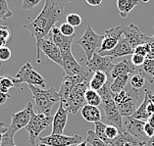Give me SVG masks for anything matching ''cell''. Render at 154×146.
I'll return each instance as SVG.
<instances>
[{
	"mask_svg": "<svg viewBox=\"0 0 154 146\" xmlns=\"http://www.w3.org/2000/svg\"><path fill=\"white\" fill-rule=\"evenodd\" d=\"M38 146H49V145H47V144H45V143H41V142H39Z\"/></svg>",
	"mask_w": 154,
	"mask_h": 146,
	"instance_id": "obj_53",
	"label": "cell"
},
{
	"mask_svg": "<svg viewBox=\"0 0 154 146\" xmlns=\"http://www.w3.org/2000/svg\"><path fill=\"white\" fill-rule=\"evenodd\" d=\"M152 81H153V82H154V77H153V78H152Z\"/></svg>",
	"mask_w": 154,
	"mask_h": 146,
	"instance_id": "obj_57",
	"label": "cell"
},
{
	"mask_svg": "<svg viewBox=\"0 0 154 146\" xmlns=\"http://www.w3.org/2000/svg\"><path fill=\"white\" fill-rule=\"evenodd\" d=\"M82 117L84 118L86 122L88 123H96L100 122L102 120V116H101V112L98 107L88 105L85 104L81 109Z\"/></svg>",
	"mask_w": 154,
	"mask_h": 146,
	"instance_id": "obj_22",
	"label": "cell"
},
{
	"mask_svg": "<svg viewBox=\"0 0 154 146\" xmlns=\"http://www.w3.org/2000/svg\"><path fill=\"white\" fill-rule=\"evenodd\" d=\"M131 76L130 75H121L114 78L113 82L110 84V88L113 93H118L122 90H125L126 85L129 81Z\"/></svg>",
	"mask_w": 154,
	"mask_h": 146,
	"instance_id": "obj_27",
	"label": "cell"
},
{
	"mask_svg": "<svg viewBox=\"0 0 154 146\" xmlns=\"http://www.w3.org/2000/svg\"><path fill=\"white\" fill-rule=\"evenodd\" d=\"M123 36V26L111 28L104 32V38L100 48L97 51H109L117 45L120 38ZM96 51V52H97Z\"/></svg>",
	"mask_w": 154,
	"mask_h": 146,
	"instance_id": "obj_15",
	"label": "cell"
},
{
	"mask_svg": "<svg viewBox=\"0 0 154 146\" xmlns=\"http://www.w3.org/2000/svg\"><path fill=\"white\" fill-rule=\"evenodd\" d=\"M146 90H147V93H148V96H149V98L151 99L152 101H154V94L149 90V89H146Z\"/></svg>",
	"mask_w": 154,
	"mask_h": 146,
	"instance_id": "obj_51",
	"label": "cell"
},
{
	"mask_svg": "<svg viewBox=\"0 0 154 146\" xmlns=\"http://www.w3.org/2000/svg\"><path fill=\"white\" fill-rule=\"evenodd\" d=\"M7 130H8V128H6L3 123H0V145H1V142H2L3 134H4Z\"/></svg>",
	"mask_w": 154,
	"mask_h": 146,
	"instance_id": "obj_46",
	"label": "cell"
},
{
	"mask_svg": "<svg viewBox=\"0 0 154 146\" xmlns=\"http://www.w3.org/2000/svg\"><path fill=\"white\" fill-rule=\"evenodd\" d=\"M11 36V29L7 26L0 25V38L8 41Z\"/></svg>",
	"mask_w": 154,
	"mask_h": 146,
	"instance_id": "obj_40",
	"label": "cell"
},
{
	"mask_svg": "<svg viewBox=\"0 0 154 146\" xmlns=\"http://www.w3.org/2000/svg\"><path fill=\"white\" fill-rule=\"evenodd\" d=\"M145 122L140 121L133 117H125L123 119V129L128 132L131 136L141 143H145L149 138L144 133Z\"/></svg>",
	"mask_w": 154,
	"mask_h": 146,
	"instance_id": "obj_13",
	"label": "cell"
},
{
	"mask_svg": "<svg viewBox=\"0 0 154 146\" xmlns=\"http://www.w3.org/2000/svg\"><path fill=\"white\" fill-rule=\"evenodd\" d=\"M66 23H68L72 27L76 28L82 25V17L79 14L71 13L66 16Z\"/></svg>",
	"mask_w": 154,
	"mask_h": 146,
	"instance_id": "obj_34",
	"label": "cell"
},
{
	"mask_svg": "<svg viewBox=\"0 0 154 146\" xmlns=\"http://www.w3.org/2000/svg\"><path fill=\"white\" fill-rule=\"evenodd\" d=\"M138 100V90L133 88V92L129 99L121 104H118L117 108L122 117H131L137 110V103Z\"/></svg>",
	"mask_w": 154,
	"mask_h": 146,
	"instance_id": "obj_20",
	"label": "cell"
},
{
	"mask_svg": "<svg viewBox=\"0 0 154 146\" xmlns=\"http://www.w3.org/2000/svg\"><path fill=\"white\" fill-rule=\"evenodd\" d=\"M141 1L143 2V3H148V2L150 1V0H141Z\"/></svg>",
	"mask_w": 154,
	"mask_h": 146,
	"instance_id": "obj_54",
	"label": "cell"
},
{
	"mask_svg": "<svg viewBox=\"0 0 154 146\" xmlns=\"http://www.w3.org/2000/svg\"><path fill=\"white\" fill-rule=\"evenodd\" d=\"M9 98H10V95L8 94V93H3V92L0 91V105L4 104Z\"/></svg>",
	"mask_w": 154,
	"mask_h": 146,
	"instance_id": "obj_44",
	"label": "cell"
},
{
	"mask_svg": "<svg viewBox=\"0 0 154 146\" xmlns=\"http://www.w3.org/2000/svg\"><path fill=\"white\" fill-rule=\"evenodd\" d=\"M52 121H53V117H51L50 115H45L42 113L35 114L33 111L29 123L25 128L29 134V143L35 145L38 135L44 129H46L50 125H52Z\"/></svg>",
	"mask_w": 154,
	"mask_h": 146,
	"instance_id": "obj_5",
	"label": "cell"
},
{
	"mask_svg": "<svg viewBox=\"0 0 154 146\" xmlns=\"http://www.w3.org/2000/svg\"><path fill=\"white\" fill-rule=\"evenodd\" d=\"M33 112V106L32 101L27 103V105L23 110L13 113L11 115V123L8 126V130L10 132L16 134L20 129L26 128L29 123V120L32 118V114Z\"/></svg>",
	"mask_w": 154,
	"mask_h": 146,
	"instance_id": "obj_10",
	"label": "cell"
},
{
	"mask_svg": "<svg viewBox=\"0 0 154 146\" xmlns=\"http://www.w3.org/2000/svg\"><path fill=\"white\" fill-rule=\"evenodd\" d=\"M123 36L128 41V43L134 48V50L138 45L150 43L152 41L151 36L146 35L145 33L140 31V28L134 24L123 26Z\"/></svg>",
	"mask_w": 154,
	"mask_h": 146,
	"instance_id": "obj_11",
	"label": "cell"
},
{
	"mask_svg": "<svg viewBox=\"0 0 154 146\" xmlns=\"http://www.w3.org/2000/svg\"><path fill=\"white\" fill-rule=\"evenodd\" d=\"M14 78L17 87L21 84H23V82H26V84H28V85H35L36 87L44 89L46 87V82L44 78L39 73H37L33 69L31 63L29 62H27L25 65L21 67Z\"/></svg>",
	"mask_w": 154,
	"mask_h": 146,
	"instance_id": "obj_7",
	"label": "cell"
},
{
	"mask_svg": "<svg viewBox=\"0 0 154 146\" xmlns=\"http://www.w3.org/2000/svg\"><path fill=\"white\" fill-rule=\"evenodd\" d=\"M138 73V68L133 65L130 60H123V61L115 64L113 70L110 74V76L115 78L121 75H130V76H133L134 74Z\"/></svg>",
	"mask_w": 154,
	"mask_h": 146,
	"instance_id": "obj_21",
	"label": "cell"
},
{
	"mask_svg": "<svg viewBox=\"0 0 154 146\" xmlns=\"http://www.w3.org/2000/svg\"><path fill=\"white\" fill-rule=\"evenodd\" d=\"M63 59V70L65 72L66 76L69 77H78V76H84L88 77L91 72L88 70L85 64V67L82 66L79 61H77L76 58L72 54V51H66L62 53Z\"/></svg>",
	"mask_w": 154,
	"mask_h": 146,
	"instance_id": "obj_9",
	"label": "cell"
},
{
	"mask_svg": "<svg viewBox=\"0 0 154 146\" xmlns=\"http://www.w3.org/2000/svg\"><path fill=\"white\" fill-rule=\"evenodd\" d=\"M149 52H150V44L149 43L141 44V45H138L134 48V54L141 55L145 58L148 56Z\"/></svg>",
	"mask_w": 154,
	"mask_h": 146,
	"instance_id": "obj_38",
	"label": "cell"
},
{
	"mask_svg": "<svg viewBox=\"0 0 154 146\" xmlns=\"http://www.w3.org/2000/svg\"><path fill=\"white\" fill-rule=\"evenodd\" d=\"M1 66H2V63H1V62H0V68H1Z\"/></svg>",
	"mask_w": 154,
	"mask_h": 146,
	"instance_id": "obj_55",
	"label": "cell"
},
{
	"mask_svg": "<svg viewBox=\"0 0 154 146\" xmlns=\"http://www.w3.org/2000/svg\"><path fill=\"white\" fill-rule=\"evenodd\" d=\"M105 134H106V137L108 138L109 141L115 139L119 134H120V130L117 126H115L113 125H106V129H105Z\"/></svg>",
	"mask_w": 154,
	"mask_h": 146,
	"instance_id": "obj_35",
	"label": "cell"
},
{
	"mask_svg": "<svg viewBox=\"0 0 154 146\" xmlns=\"http://www.w3.org/2000/svg\"><path fill=\"white\" fill-rule=\"evenodd\" d=\"M144 133L146 134V136L148 138L152 137L154 135V128L151 125H149L147 122H145L144 123Z\"/></svg>",
	"mask_w": 154,
	"mask_h": 146,
	"instance_id": "obj_43",
	"label": "cell"
},
{
	"mask_svg": "<svg viewBox=\"0 0 154 146\" xmlns=\"http://www.w3.org/2000/svg\"><path fill=\"white\" fill-rule=\"evenodd\" d=\"M89 88V80H86L81 84H77L71 93L65 103H63L69 113L76 115L82 107L85 105V92Z\"/></svg>",
	"mask_w": 154,
	"mask_h": 146,
	"instance_id": "obj_6",
	"label": "cell"
},
{
	"mask_svg": "<svg viewBox=\"0 0 154 146\" xmlns=\"http://www.w3.org/2000/svg\"><path fill=\"white\" fill-rule=\"evenodd\" d=\"M151 37H152V40L154 41V35H153V36H151Z\"/></svg>",
	"mask_w": 154,
	"mask_h": 146,
	"instance_id": "obj_56",
	"label": "cell"
},
{
	"mask_svg": "<svg viewBox=\"0 0 154 146\" xmlns=\"http://www.w3.org/2000/svg\"><path fill=\"white\" fill-rule=\"evenodd\" d=\"M98 93L102 99V106L105 113V119L110 123V125H113L117 126L119 129L120 132H123V117L120 114V112L116 105L115 101L113 99V94L111 88L110 84H107L104 87L99 89Z\"/></svg>",
	"mask_w": 154,
	"mask_h": 146,
	"instance_id": "obj_2",
	"label": "cell"
},
{
	"mask_svg": "<svg viewBox=\"0 0 154 146\" xmlns=\"http://www.w3.org/2000/svg\"><path fill=\"white\" fill-rule=\"evenodd\" d=\"M40 1L41 0H23V2H22V8H23V10H32Z\"/></svg>",
	"mask_w": 154,
	"mask_h": 146,
	"instance_id": "obj_39",
	"label": "cell"
},
{
	"mask_svg": "<svg viewBox=\"0 0 154 146\" xmlns=\"http://www.w3.org/2000/svg\"><path fill=\"white\" fill-rule=\"evenodd\" d=\"M144 91H145V95H144L143 101H142V103L140 104V106L136 110L134 115L131 116V117H133L137 120H140V121H142V122H147L148 118L150 117V115L148 114V111H147V104L149 101V96H148L147 91H146V89Z\"/></svg>",
	"mask_w": 154,
	"mask_h": 146,
	"instance_id": "obj_24",
	"label": "cell"
},
{
	"mask_svg": "<svg viewBox=\"0 0 154 146\" xmlns=\"http://www.w3.org/2000/svg\"><path fill=\"white\" fill-rule=\"evenodd\" d=\"M147 123H149V125H151L153 128H154V114L153 115H150V117L147 120Z\"/></svg>",
	"mask_w": 154,
	"mask_h": 146,
	"instance_id": "obj_50",
	"label": "cell"
},
{
	"mask_svg": "<svg viewBox=\"0 0 154 146\" xmlns=\"http://www.w3.org/2000/svg\"><path fill=\"white\" fill-rule=\"evenodd\" d=\"M14 136L15 134L10 132L9 130L3 134L2 136V142L0 146H15V141H14Z\"/></svg>",
	"mask_w": 154,
	"mask_h": 146,
	"instance_id": "obj_37",
	"label": "cell"
},
{
	"mask_svg": "<svg viewBox=\"0 0 154 146\" xmlns=\"http://www.w3.org/2000/svg\"><path fill=\"white\" fill-rule=\"evenodd\" d=\"M59 31L65 36H72L76 35L75 33V28L69 25L68 23H62L61 26L59 27Z\"/></svg>",
	"mask_w": 154,
	"mask_h": 146,
	"instance_id": "obj_36",
	"label": "cell"
},
{
	"mask_svg": "<svg viewBox=\"0 0 154 146\" xmlns=\"http://www.w3.org/2000/svg\"><path fill=\"white\" fill-rule=\"evenodd\" d=\"M147 91V90H146ZM147 111L149 115H153L154 114V101H152L149 98L148 104H147Z\"/></svg>",
	"mask_w": 154,
	"mask_h": 146,
	"instance_id": "obj_45",
	"label": "cell"
},
{
	"mask_svg": "<svg viewBox=\"0 0 154 146\" xmlns=\"http://www.w3.org/2000/svg\"><path fill=\"white\" fill-rule=\"evenodd\" d=\"M69 111L67 110L65 105L60 102V105L57 112L55 113L52 121V132L51 134H63L65 126L68 121Z\"/></svg>",
	"mask_w": 154,
	"mask_h": 146,
	"instance_id": "obj_17",
	"label": "cell"
},
{
	"mask_svg": "<svg viewBox=\"0 0 154 146\" xmlns=\"http://www.w3.org/2000/svg\"><path fill=\"white\" fill-rule=\"evenodd\" d=\"M86 142L89 143L91 146H109L107 143H105L103 140L95 134L94 130L89 129L88 132V138H86Z\"/></svg>",
	"mask_w": 154,
	"mask_h": 146,
	"instance_id": "obj_31",
	"label": "cell"
},
{
	"mask_svg": "<svg viewBox=\"0 0 154 146\" xmlns=\"http://www.w3.org/2000/svg\"><path fill=\"white\" fill-rule=\"evenodd\" d=\"M39 142L45 143L49 146H71V145H77L84 141V138L82 135L69 136L64 135V134H50L48 136L39 137Z\"/></svg>",
	"mask_w": 154,
	"mask_h": 146,
	"instance_id": "obj_14",
	"label": "cell"
},
{
	"mask_svg": "<svg viewBox=\"0 0 154 146\" xmlns=\"http://www.w3.org/2000/svg\"><path fill=\"white\" fill-rule=\"evenodd\" d=\"M11 50L8 47H0V62L8 61L11 57Z\"/></svg>",
	"mask_w": 154,
	"mask_h": 146,
	"instance_id": "obj_41",
	"label": "cell"
},
{
	"mask_svg": "<svg viewBox=\"0 0 154 146\" xmlns=\"http://www.w3.org/2000/svg\"><path fill=\"white\" fill-rule=\"evenodd\" d=\"M114 58L112 57H108V56H101L99 55L97 52H95L93 54L92 58L85 63L86 68L89 71V72H103L108 76L110 75L112 70L114 68Z\"/></svg>",
	"mask_w": 154,
	"mask_h": 146,
	"instance_id": "obj_12",
	"label": "cell"
},
{
	"mask_svg": "<svg viewBox=\"0 0 154 146\" xmlns=\"http://www.w3.org/2000/svg\"><path fill=\"white\" fill-rule=\"evenodd\" d=\"M145 78L141 76L140 74H134L133 76H131V88L136 89V90H138L144 87V84H145Z\"/></svg>",
	"mask_w": 154,
	"mask_h": 146,
	"instance_id": "obj_30",
	"label": "cell"
},
{
	"mask_svg": "<svg viewBox=\"0 0 154 146\" xmlns=\"http://www.w3.org/2000/svg\"><path fill=\"white\" fill-rule=\"evenodd\" d=\"M143 146H154V135L152 137H150L149 139L143 144Z\"/></svg>",
	"mask_w": 154,
	"mask_h": 146,
	"instance_id": "obj_49",
	"label": "cell"
},
{
	"mask_svg": "<svg viewBox=\"0 0 154 146\" xmlns=\"http://www.w3.org/2000/svg\"><path fill=\"white\" fill-rule=\"evenodd\" d=\"M75 0H45L41 12L35 20L24 25L31 33V36L37 41L50 35L51 29L58 22H62L65 15V6Z\"/></svg>",
	"mask_w": 154,
	"mask_h": 146,
	"instance_id": "obj_1",
	"label": "cell"
},
{
	"mask_svg": "<svg viewBox=\"0 0 154 146\" xmlns=\"http://www.w3.org/2000/svg\"><path fill=\"white\" fill-rule=\"evenodd\" d=\"M14 87H17L15 78L10 76L0 77V91L3 93H8L9 89Z\"/></svg>",
	"mask_w": 154,
	"mask_h": 146,
	"instance_id": "obj_29",
	"label": "cell"
},
{
	"mask_svg": "<svg viewBox=\"0 0 154 146\" xmlns=\"http://www.w3.org/2000/svg\"><path fill=\"white\" fill-rule=\"evenodd\" d=\"M49 36L51 37V39L53 40V42L60 48L61 53L66 51H72V44L74 42L75 38H76V35L72 36H65L60 32L59 28L54 26V27L51 29Z\"/></svg>",
	"mask_w": 154,
	"mask_h": 146,
	"instance_id": "obj_18",
	"label": "cell"
},
{
	"mask_svg": "<svg viewBox=\"0 0 154 146\" xmlns=\"http://www.w3.org/2000/svg\"><path fill=\"white\" fill-rule=\"evenodd\" d=\"M145 61V57L141 55H138V54H133L131 55V62L133 63V65H134L136 67H140L142 66V64L144 63Z\"/></svg>",
	"mask_w": 154,
	"mask_h": 146,
	"instance_id": "obj_42",
	"label": "cell"
},
{
	"mask_svg": "<svg viewBox=\"0 0 154 146\" xmlns=\"http://www.w3.org/2000/svg\"><path fill=\"white\" fill-rule=\"evenodd\" d=\"M88 80V77L84 76H78V77H69V76H64L61 87H60L59 95H60V102L65 103L67 99H68L69 94L72 91V89L76 87L77 84H81V82Z\"/></svg>",
	"mask_w": 154,
	"mask_h": 146,
	"instance_id": "obj_16",
	"label": "cell"
},
{
	"mask_svg": "<svg viewBox=\"0 0 154 146\" xmlns=\"http://www.w3.org/2000/svg\"><path fill=\"white\" fill-rule=\"evenodd\" d=\"M149 44H150V52H149V54H148V56L146 58L154 59V41L152 40Z\"/></svg>",
	"mask_w": 154,
	"mask_h": 146,
	"instance_id": "obj_48",
	"label": "cell"
},
{
	"mask_svg": "<svg viewBox=\"0 0 154 146\" xmlns=\"http://www.w3.org/2000/svg\"><path fill=\"white\" fill-rule=\"evenodd\" d=\"M107 77H108L107 75L103 72H95L93 74V77L91 78V80L89 81V88L98 91L99 89L102 88L108 82Z\"/></svg>",
	"mask_w": 154,
	"mask_h": 146,
	"instance_id": "obj_26",
	"label": "cell"
},
{
	"mask_svg": "<svg viewBox=\"0 0 154 146\" xmlns=\"http://www.w3.org/2000/svg\"><path fill=\"white\" fill-rule=\"evenodd\" d=\"M15 146H17V145H15Z\"/></svg>",
	"mask_w": 154,
	"mask_h": 146,
	"instance_id": "obj_58",
	"label": "cell"
},
{
	"mask_svg": "<svg viewBox=\"0 0 154 146\" xmlns=\"http://www.w3.org/2000/svg\"><path fill=\"white\" fill-rule=\"evenodd\" d=\"M39 51H42L45 56L50 59L55 64L59 65L60 67H63V59L62 53L60 48L53 42L51 37L48 35L44 38L40 39L36 42V62L40 64V57H39Z\"/></svg>",
	"mask_w": 154,
	"mask_h": 146,
	"instance_id": "obj_8",
	"label": "cell"
},
{
	"mask_svg": "<svg viewBox=\"0 0 154 146\" xmlns=\"http://www.w3.org/2000/svg\"><path fill=\"white\" fill-rule=\"evenodd\" d=\"M138 74H140L146 81L152 84V78L154 77V59L145 58L142 66L138 67Z\"/></svg>",
	"mask_w": 154,
	"mask_h": 146,
	"instance_id": "obj_23",
	"label": "cell"
},
{
	"mask_svg": "<svg viewBox=\"0 0 154 146\" xmlns=\"http://www.w3.org/2000/svg\"><path fill=\"white\" fill-rule=\"evenodd\" d=\"M85 98V103L88 104V105L98 107L100 104H102V99H101V96L98 93V91L93 90L91 88H88L86 90Z\"/></svg>",
	"mask_w": 154,
	"mask_h": 146,
	"instance_id": "obj_28",
	"label": "cell"
},
{
	"mask_svg": "<svg viewBox=\"0 0 154 146\" xmlns=\"http://www.w3.org/2000/svg\"><path fill=\"white\" fill-rule=\"evenodd\" d=\"M138 4V0H117V8L122 19H126L134 7Z\"/></svg>",
	"mask_w": 154,
	"mask_h": 146,
	"instance_id": "obj_25",
	"label": "cell"
},
{
	"mask_svg": "<svg viewBox=\"0 0 154 146\" xmlns=\"http://www.w3.org/2000/svg\"><path fill=\"white\" fill-rule=\"evenodd\" d=\"M28 87L32 93L33 100L39 113L50 115L54 104L60 102L59 92L56 91L53 87L49 89L36 87L35 85H28Z\"/></svg>",
	"mask_w": 154,
	"mask_h": 146,
	"instance_id": "obj_3",
	"label": "cell"
},
{
	"mask_svg": "<svg viewBox=\"0 0 154 146\" xmlns=\"http://www.w3.org/2000/svg\"><path fill=\"white\" fill-rule=\"evenodd\" d=\"M13 16V12L9 9L7 0H0V20L6 21Z\"/></svg>",
	"mask_w": 154,
	"mask_h": 146,
	"instance_id": "obj_33",
	"label": "cell"
},
{
	"mask_svg": "<svg viewBox=\"0 0 154 146\" xmlns=\"http://www.w3.org/2000/svg\"><path fill=\"white\" fill-rule=\"evenodd\" d=\"M103 38L104 35H100L96 33L88 25L86 26L85 31L84 35L81 36V38L76 40V43L82 48V50L85 51L86 55V59H88V61H89L92 58L93 54L100 48Z\"/></svg>",
	"mask_w": 154,
	"mask_h": 146,
	"instance_id": "obj_4",
	"label": "cell"
},
{
	"mask_svg": "<svg viewBox=\"0 0 154 146\" xmlns=\"http://www.w3.org/2000/svg\"><path fill=\"white\" fill-rule=\"evenodd\" d=\"M77 146H88V142H86V140H84V141H82L81 143L77 144Z\"/></svg>",
	"mask_w": 154,
	"mask_h": 146,
	"instance_id": "obj_52",
	"label": "cell"
},
{
	"mask_svg": "<svg viewBox=\"0 0 154 146\" xmlns=\"http://www.w3.org/2000/svg\"><path fill=\"white\" fill-rule=\"evenodd\" d=\"M97 53L101 56H108V57H112L115 59V58L123 57V56H127V55H133L134 53V48L128 43V41L124 38V36H122L121 38H120L118 44L112 50L97 51Z\"/></svg>",
	"mask_w": 154,
	"mask_h": 146,
	"instance_id": "obj_19",
	"label": "cell"
},
{
	"mask_svg": "<svg viewBox=\"0 0 154 146\" xmlns=\"http://www.w3.org/2000/svg\"><path fill=\"white\" fill-rule=\"evenodd\" d=\"M85 1L88 5L93 6V7H97L102 3L103 0H85Z\"/></svg>",
	"mask_w": 154,
	"mask_h": 146,
	"instance_id": "obj_47",
	"label": "cell"
},
{
	"mask_svg": "<svg viewBox=\"0 0 154 146\" xmlns=\"http://www.w3.org/2000/svg\"><path fill=\"white\" fill-rule=\"evenodd\" d=\"M95 125V129H94V132L97 136H98L101 140H103L105 143H107L109 145L110 141L108 140V138L106 137V134H105V129H106V125L103 123V122H96L94 123Z\"/></svg>",
	"mask_w": 154,
	"mask_h": 146,
	"instance_id": "obj_32",
	"label": "cell"
}]
</instances>
